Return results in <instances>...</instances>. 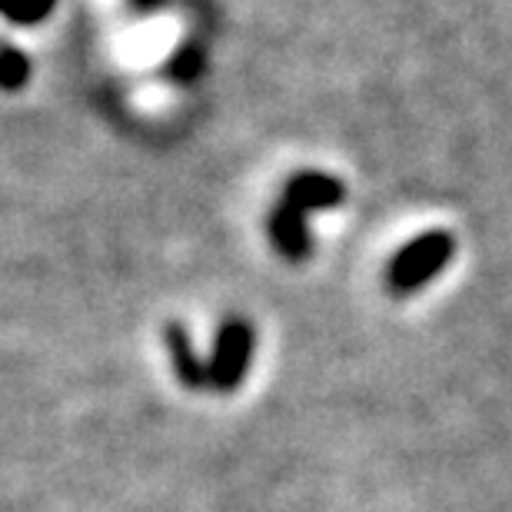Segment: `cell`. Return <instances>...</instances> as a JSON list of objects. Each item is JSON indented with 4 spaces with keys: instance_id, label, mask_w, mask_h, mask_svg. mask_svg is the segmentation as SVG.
Returning a JSON list of instances; mask_svg holds the SVG:
<instances>
[{
    "instance_id": "obj_5",
    "label": "cell",
    "mask_w": 512,
    "mask_h": 512,
    "mask_svg": "<svg viewBox=\"0 0 512 512\" xmlns=\"http://www.w3.org/2000/svg\"><path fill=\"white\" fill-rule=\"evenodd\" d=\"M167 346H170V356H173V370H177L180 383L190 386V389H200L210 383V366H203L197 360V353H193L190 346V336L183 330L180 323H167Z\"/></svg>"
},
{
    "instance_id": "obj_7",
    "label": "cell",
    "mask_w": 512,
    "mask_h": 512,
    "mask_svg": "<svg viewBox=\"0 0 512 512\" xmlns=\"http://www.w3.org/2000/svg\"><path fill=\"white\" fill-rule=\"evenodd\" d=\"M30 77V60L24 50H17L14 44H0V87L17 90L24 87Z\"/></svg>"
},
{
    "instance_id": "obj_6",
    "label": "cell",
    "mask_w": 512,
    "mask_h": 512,
    "mask_svg": "<svg viewBox=\"0 0 512 512\" xmlns=\"http://www.w3.org/2000/svg\"><path fill=\"white\" fill-rule=\"evenodd\" d=\"M57 7V0H0V17H7L10 24H40L50 17V10Z\"/></svg>"
},
{
    "instance_id": "obj_1",
    "label": "cell",
    "mask_w": 512,
    "mask_h": 512,
    "mask_svg": "<svg viewBox=\"0 0 512 512\" xmlns=\"http://www.w3.org/2000/svg\"><path fill=\"white\" fill-rule=\"evenodd\" d=\"M449 256H453V240L446 233H426L399 250L396 260L389 263V286L396 293H413L443 270Z\"/></svg>"
},
{
    "instance_id": "obj_9",
    "label": "cell",
    "mask_w": 512,
    "mask_h": 512,
    "mask_svg": "<svg viewBox=\"0 0 512 512\" xmlns=\"http://www.w3.org/2000/svg\"><path fill=\"white\" fill-rule=\"evenodd\" d=\"M140 10H150V7H157V4H163V0H133Z\"/></svg>"
},
{
    "instance_id": "obj_8",
    "label": "cell",
    "mask_w": 512,
    "mask_h": 512,
    "mask_svg": "<svg viewBox=\"0 0 512 512\" xmlns=\"http://www.w3.org/2000/svg\"><path fill=\"white\" fill-rule=\"evenodd\" d=\"M200 70H203V50L197 44L180 47L177 54L170 57V64H167V74L173 80H180V84H190V80H197Z\"/></svg>"
},
{
    "instance_id": "obj_4",
    "label": "cell",
    "mask_w": 512,
    "mask_h": 512,
    "mask_svg": "<svg viewBox=\"0 0 512 512\" xmlns=\"http://www.w3.org/2000/svg\"><path fill=\"white\" fill-rule=\"evenodd\" d=\"M283 200L306 213L330 210V207H340L343 203V183L330 177V173H300V177H293L286 183Z\"/></svg>"
},
{
    "instance_id": "obj_2",
    "label": "cell",
    "mask_w": 512,
    "mask_h": 512,
    "mask_svg": "<svg viewBox=\"0 0 512 512\" xmlns=\"http://www.w3.org/2000/svg\"><path fill=\"white\" fill-rule=\"evenodd\" d=\"M253 360V326L243 320H227L220 326L217 343H213V360H210V386L237 389L243 376L250 370Z\"/></svg>"
},
{
    "instance_id": "obj_3",
    "label": "cell",
    "mask_w": 512,
    "mask_h": 512,
    "mask_svg": "<svg viewBox=\"0 0 512 512\" xmlns=\"http://www.w3.org/2000/svg\"><path fill=\"white\" fill-rule=\"evenodd\" d=\"M306 217L310 213L286 200L270 213V240L286 260H306L310 256V227H306Z\"/></svg>"
}]
</instances>
